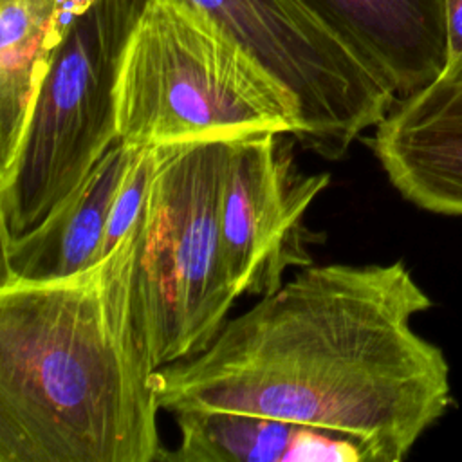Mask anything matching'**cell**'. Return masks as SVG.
<instances>
[{
  "label": "cell",
  "mask_w": 462,
  "mask_h": 462,
  "mask_svg": "<svg viewBox=\"0 0 462 462\" xmlns=\"http://www.w3.org/2000/svg\"><path fill=\"white\" fill-rule=\"evenodd\" d=\"M430 307L401 260L310 263L206 350L157 368L159 406L305 424L401 462L451 404L444 352L410 325Z\"/></svg>",
  "instance_id": "obj_1"
},
{
  "label": "cell",
  "mask_w": 462,
  "mask_h": 462,
  "mask_svg": "<svg viewBox=\"0 0 462 462\" xmlns=\"http://www.w3.org/2000/svg\"><path fill=\"white\" fill-rule=\"evenodd\" d=\"M153 372L105 283L0 285V462H168Z\"/></svg>",
  "instance_id": "obj_2"
},
{
  "label": "cell",
  "mask_w": 462,
  "mask_h": 462,
  "mask_svg": "<svg viewBox=\"0 0 462 462\" xmlns=\"http://www.w3.org/2000/svg\"><path fill=\"white\" fill-rule=\"evenodd\" d=\"M231 143L164 144L139 217L103 258L130 337L152 370L206 350L238 298L220 235Z\"/></svg>",
  "instance_id": "obj_3"
},
{
  "label": "cell",
  "mask_w": 462,
  "mask_h": 462,
  "mask_svg": "<svg viewBox=\"0 0 462 462\" xmlns=\"http://www.w3.org/2000/svg\"><path fill=\"white\" fill-rule=\"evenodd\" d=\"M116 108L130 146L300 130L287 88L188 0H144L121 56Z\"/></svg>",
  "instance_id": "obj_4"
},
{
  "label": "cell",
  "mask_w": 462,
  "mask_h": 462,
  "mask_svg": "<svg viewBox=\"0 0 462 462\" xmlns=\"http://www.w3.org/2000/svg\"><path fill=\"white\" fill-rule=\"evenodd\" d=\"M144 0H90L60 43L9 164L0 236L42 222L119 141L116 85Z\"/></svg>",
  "instance_id": "obj_5"
},
{
  "label": "cell",
  "mask_w": 462,
  "mask_h": 462,
  "mask_svg": "<svg viewBox=\"0 0 462 462\" xmlns=\"http://www.w3.org/2000/svg\"><path fill=\"white\" fill-rule=\"evenodd\" d=\"M222 25L294 97L296 141L341 159L397 101L363 58L303 0H188Z\"/></svg>",
  "instance_id": "obj_6"
},
{
  "label": "cell",
  "mask_w": 462,
  "mask_h": 462,
  "mask_svg": "<svg viewBox=\"0 0 462 462\" xmlns=\"http://www.w3.org/2000/svg\"><path fill=\"white\" fill-rule=\"evenodd\" d=\"M289 135L267 132L231 143L220 235L238 296H267L283 285L287 269L312 263L309 245L314 236L305 215L330 175L303 173Z\"/></svg>",
  "instance_id": "obj_7"
},
{
  "label": "cell",
  "mask_w": 462,
  "mask_h": 462,
  "mask_svg": "<svg viewBox=\"0 0 462 462\" xmlns=\"http://www.w3.org/2000/svg\"><path fill=\"white\" fill-rule=\"evenodd\" d=\"M368 143L408 202L462 217V58L424 88L397 99Z\"/></svg>",
  "instance_id": "obj_8"
},
{
  "label": "cell",
  "mask_w": 462,
  "mask_h": 462,
  "mask_svg": "<svg viewBox=\"0 0 462 462\" xmlns=\"http://www.w3.org/2000/svg\"><path fill=\"white\" fill-rule=\"evenodd\" d=\"M134 150L117 141L42 222L22 235L0 236V285L67 280L105 258L114 199Z\"/></svg>",
  "instance_id": "obj_9"
},
{
  "label": "cell",
  "mask_w": 462,
  "mask_h": 462,
  "mask_svg": "<svg viewBox=\"0 0 462 462\" xmlns=\"http://www.w3.org/2000/svg\"><path fill=\"white\" fill-rule=\"evenodd\" d=\"M397 96L406 97L444 70V0H303Z\"/></svg>",
  "instance_id": "obj_10"
},
{
  "label": "cell",
  "mask_w": 462,
  "mask_h": 462,
  "mask_svg": "<svg viewBox=\"0 0 462 462\" xmlns=\"http://www.w3.org/2000/svg\"><path fill=\"white\" fill-rule=\"evenodd\" d=\"M173 415L180 440L168 462H370L356 440L305 424L238 411Z\"/></svg>",
  "instance_id": "obj_11"
},
{
  "label": "cell",
  "mask_w": 462,
  "mask_h": 462,
  "mask_svg": "<svg viewBox=\"0 0 462 462\" xmlns=\"http://www.w3.org/2000/svg\"><path fill=\"white\" fill-rule=\"evenodd\" d=\"M90 0H0V170L13 159L51 61Z\"/></svg>",
  "instance_id": "obj_12"
},
{
  "label": "cell",
  "mask_w": 462,
  "mask_h": 462,
  "mask_svg": "<svg viewBox=\"0 0 462 462\" xmlns=\"http://www.w3.org/2000/svg\"><path fill=\"white\" fill-rule=\"evenodd\" d=\"M162 153H164V144L135 146L114 199L106 238H105V251H103L105 258L119 245V242L126 236L135 218L139 217L143 204L146 200L148 189L152 186V180L161 164Z\"/></svg>",
  "instance_id": "obj_13"
},
{
  "label": "cell",
  "mask_w": 462,
  "mask_h": 462,
  "mask_svg": "<svg viewBox=\"0 0 462 462\" xmlns=\"http://www.w3.org/2000/svg\"><path fill=\"white\" fill-rule=\"evenodd\" d=\"M448 31V63L462 58V0H444Z\"/></svg>",
  "instance_id": "obj_14"
}]
</instances>
